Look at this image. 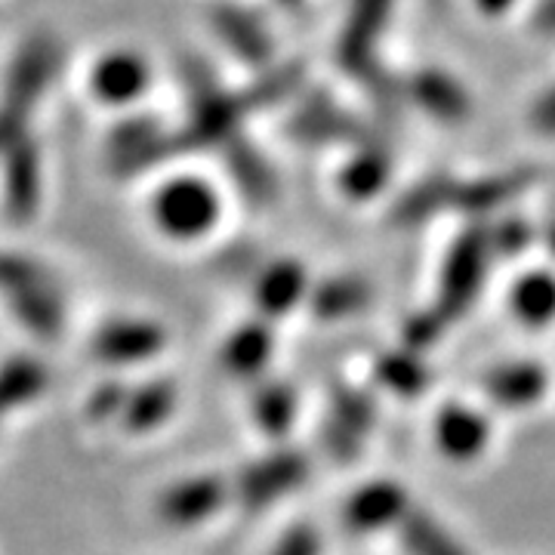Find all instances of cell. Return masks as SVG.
I'll use <instances>...</instances> for the list:
<instances>
[{
  "instance_id": "6da1fadb",
  "label": "cell",
  "mask_w": 555,
  "mask_h": 555,
  "mask_svg": "<svg viewBox=\"0 0 555 555\" xmlns=\"http://www.w3.org/2000/svg\"><path fill=\"white\" fill-rule=\"evenodd\" d=\"M62 65V43L50 31H35L28 35L20 47L16 60L10 62V72L3 80V93H0V155L28 137V120L35 115V108L43 100V93L50 90V83L56 80Z\"/></svg>"
},
{
  "instance_id": "7a4b0ae2",
  "label": "cell",
  "mask_w": 555,
  "mask_h": 555,
  "mask_svg": "<svg viewBox=\"0 0 555 555\" xmlns=\"http://www.w3.org/2000/svg\"><path fill=\"white\" fill-rule=\"evenodd\" d=\"M491 244H488V229H469L454 241L451 254L441 266L438 278V302L436 309L448 321H456L473 302L485 284V272L491 262Z\"/></svg>"
},
{
  "instance_id": "3957f363",
  "label": "cell",
  "mask_w": 555,
  "mask_h": 555,
  "mask_svg": "<svg viewBox=\"0 0 555 555\" xmlns=\"http://www.w3.org/2000/svg\"><path fill=\"white\" fill-rule=\"evenodd\" d=\"M152 217L164 235L192 241L207 235L219 219L217 192L201 179H173L160 189L152 204Z\"/></svg>"
},
{
  "instance_id": "277c9868",
  "label": "cell",
  "mask_w": 555,
  "mask_h": 555,
  "mask_svg": "<svg viewBox=\"0 0 555 555\" xmlns=\"http://www.w3.org/2000/svg\"><path fill=\"white\" fill-rule=\"evenodd\" d=\"M177 133H164L155 120L137 118L120 124L108 137V170L115 177H137L142 170H152L164 160L179 158Z\"/></svg>"
},
{
  "instance_id": "5b68a950",
  "label": "cell",
  "mask_w": 555,
  "mask_h": 555,
  "mask_svg": "<svg viewBox=\"0 0 555 555\" xmlns=\"http://www.w3.org/2000/svg\"><path fill=\"white\" fill-rule=\"evenodd\" d=\"M309 478V460L299 451H275L250 463L235 481V496L247 509H266L297 491Z\"/></svg>"
},
{
  "instance_id": "8992f818",
  "label": "cell",
  "mask_w": 555,
  "mask_h": 555,
  "mask_svg": "<svg viewBox=\"0 0 555 555\" xmlns=\"http://www.w3.org/2000/svg\"><path fill=\"white\" fill-rule=\"evenodd\" d=\"M43 164L31 137H22L3 152V210L16 225H28L40 210Z\"/></svg>"
},
{
  "instance_id": "52a82bcc",
  "label": "cell",
  "mask_w": 555,
  "mask_h": 555,
  "mask_svg": "<svg viewBox=\"0 0 555 555\" xmlns=\"http://www.w3.org/2000/svg\"><path fill=\"white\" fill-rule=\"evenodd\" d=\"M408 513H411L408 491L398 481L377 478V481L361 485L356 494L346 500L343 525L352 534H374V531H383V528L401 525Z\"/></svg>"
},
{
  "instance_id": "ba28073f",
  "label": "cell",
  "mask_w": 555,
  "mask_h": 555,
  "mask_svg": "<svg viewBox=\"0 0 555 555\" xmlns=\"http://www.w3.org/2000/svg\"><path fill=\"white\" fill-rule=\"evenodd\" d=\"M235 494L219 476H195L167 488L158 496V516L170 528H195L217 516L225 500Z\"/></svg>"
},
{
  "instance_id": "9c48e42d",
  "label": "cell",
  "mask_w": 555,
  "mask_h": 555,
  "mask_svg": "<svg viewBox=\"0 0 555 555\" xmlns=\"http://www.w3.org/2000/svg\"><path fill=\"white\" fill-rule=\"evenodd\" d=\"M377 420L374 398L358 392V389H337L331 398V411L324 423V441L327 451L337 460H352L364 448V438L371 436Z\"/></svg>"
},
{
  "instance_id": "30bf717a",
  "label": "cell",
  "mask_w": 555,
  "mask_h": 555,
  "mask_svg": "<svg viewBox=\"0 0 555 555\" xmlns=\"http://www.w3.org/2000/svg\"><path fill=\"white\" fill-rule=\"evenodd\" d=\"M392 10V0H356L349 10V20L339 38V62L364 80L379 75L374 65V43L386 25V16Z\"/></svg>"
},
{
  "instance_id": "8fae6325",
  "label": "cell",
  "mask_w": 555,
  "mask_h": 555,
  "mask_svg": "<svg viewBox=\"0 0 555 555\" xmlns=\"http://www.w3.org/2000/svg\"><path fill=\"white\" fill-rule=\"evenodd\" d=\"M164 346H167V334L160 324L124 318V321H108L96 331L93 356L102 358L105 364H137L160 356Z\"/></svg>"
},
{
  "instance_id": "7c38bea8",
  "label": "cell",
  "mask_w": 555,
  "mask_h": 555,
  "mask_svg": "<svg viewBox=\"0 0 555 555\" xmlns=\"http://www.w3.org/2000/svg\"><path fill=\"white\" fill-rule=\"evenodd\" d=\"M491 438L488 420L469 404H448L436 416V444L444 456L456 463L476 460Z\"/></svg>"
},
{
  "instance_id": "4fadbf2b",
  "label": "cell",
  "mask_w": 555,
  "mask_h": 555,
  "mask_svg": "<svg viewBox=\"0 0 555 555\" xmlns=\"http://www.w3.org/2000/svg\"><path fill=\"white\" fill-rule=\"evenodd\" d=\"M152 72L142 56L137 53H108L105 60H100L90 72V90L93 96L108 105H124L133 102L149 87Z\"/></svg>"
},
{
  "instance_id": "5bb4252c",
  "label": "cell",
  "mask_w": 555,
  "mask_h": 555,
  "mask_svg": "<svg viewBox=\"0 0 555 555\" xmlns=\"http://www.w3.org/2000/svg\"><path fill=\"white\" fill-rule=\"evenodd\" d=\"M210 25L219 35V40H225V47L238 56V60L250 62V65H262L272 56V38L262 28V22L241 10L232 3H217L210 10Z\"/></svg>"
},
{
  "instance_id": "9a60e30c",
  "label": "cell",
  "mask_w": 555,
  "mask_h": 555,
  "mask_svg": "<svg viewBox=\"0 0 555 555\" xmlns=\"http://www.w3.org/2000/svg\"><path fill=\"white\" fill-rule=\"evenodd\" d=\"M408 96L423 112H429L438 120H448V124H460V120H466L473 115L469 93L448 72H436V68L416 72L414 78L408 80Z\"/></svg>"
},
{
  "instance_id": "2e32d148",
  "label": "cell",
  "mask_w": 555,
  "mask_h": 555,
  "mask_svg": "<svg viewBox=\"0 0 555 555\" xmlns=\"http://www.w3.org/2000/svg\"><path fill=\"white\" fill-rule=\"evenodd\" d=\"M550 386L546 371L534 361H513V364H500L488 377H485V392L500 408H531L534 401L543 398Z\"/></svg>"
},
{
  "instance_id": "e0dca14e",
  "label": "cell",
  "mask_w": 555,
  "mask_h": 555,
  "mask_svg": "<svg viewBox=\"0 0 555 555\" xmlns=\"http://www.w3.org/2000/svg\"><path fill=\"white\" fill-rule=\"evenodd\" d=\"M534 182L531 170H513V173H500V177H478L469 182H456L451 185V207L466 210L473 217L491 214L496 207H503L506 201H513L518 192H525Z\"/></svg>"
},
{
  "instance_id": "ac0fdd59",
  "label": "cell",
  "mask_w": 555,
  "mask_h": 555,
  "mask_svg": "<svg viewBox=\"0 0 555 555\" xmlns=\"http://www.w3.org/2000/svg\"><path fill=\"white\" fill-rule=\"evenodd\" d=\"M222 155L229 164V173L241 189V195L250 204H269L275 201V173L269 170L266 158L259 155L250 142L241 137H232L222 145Z\"/></svg>"
},
{
  "instance_id": "d6986e66",
  "label": "cell",
  "mask_w": 555,
  "mask_h": 555,
  "mask_svg": "<svg viewBox=\"0 0 555 555\" xmlns=\"http://www.w3.org/2000/svg\"><path fill=\"white\" fill-rule=\"evenodd\" d=\"M306 294H309V281L302 266L294 259H281L257 281V306L266 318L287 315Z\"/></svg>"
},
{
  "instance_id": "ffe728a7",
  "label": "cell",
  "mask_w": 555,
  "mask_h": 555,
  "mask_svg": "<svg viewBox=\"0 0 555 555\" xmlns=\"http://www.w3.org/2000/svg\"><path fill=\"white\" fill-rule=\"evenodd\" d=\"M272 349H275L272 331L257 321V324H244V327H238L232 337L225 339L219 361H222V367H225L232 377H257L259 371L269 364Z\"/></svg>"
},
{
  "instance_id": "44dd1931",
  "label": "cell",
  "mask_w": 555,
  "mask_h": 555,
  "mask_svg": "<svg viewBox=\"0 0 555 555\" xmlns=\"http://www.w3.org/2000/svg\"><path fill=\"white\" fill-rule=\"evenodd\" d=\"M10 312L38 337H56L62 331V297L53 281L7 297Z\"/></svg>"
},
{
  "instance_id": "7402d4cb",
  "label": "cell",
  "mask_w": 555,
  "mask_h": 555,
  "mask_svg": "<svg viewBox=\"0 0 555 555\" xmlns=\"http://www.w3.org/2000/svg\"><path fill=\"white\" fill-rule=\"evenodd\" d=\"M173 408H177V386H170L167 379H155V383H145L127 396V404L120 411V423L130 433H152L160 423H167Z\"/></svg>"
},
{
  "instance_id": "603a6c76",
  "label": "cell",
  "mask_w": 555,
  "mask_h": 555,
  "mask_svg": "<svg viewBox=\"0 0 555 555\" xmlns=\"http://www.w3.org/2000/svg\"><path fill=\"white\" fill-rule=\"evenodd\" d=\"M451 177H429L423 182H416L414 189H408L392 207V225H420L429 217H436L441 210L451 207Z\"/></svg>"
},
{
  "instance_id": "cb8c5ba5",
  "label": "cell",
  "mask_w": 555,
  "mask_h": 555,
  "mask_svg": "<svg viewBox=\"0 0 555 555\" xmlns=\"http://www.w3.org/2000/svg\"><path fill=\"white\" fill-rule=\"evenodd\" d=\"M398 528L408 555H469L466 546L436 516L423 509H411Z\"/></svg>"
},
{
  "instance_id": "d4e9b609",
  "label": "cell",
  "mask_w": 555,
  "mask_h": 555,
  "mask_svg": "<svg viewBox=\"0 0 555 555\" xmlns=\"http://www.w3.org/2000/svg\"><path fill=\"white\" fill-rule=\"evenodd\" d=\"M371 299V287L361 278H331L324 284H318L309 297L312 315L321 321H339L361 312Z\"/></svg>"
},
{
  "instance_id": "484cf974",
  "label": "cell",
  "mask_w": 555,
  "mask_h": 555,
  "mask_svg": "<svg viewBox=\"0 0 555 555\" xmlns=\"http://www.w3.org/2000/svg\"><path fill=\"white\" fill-rule=\"evenodd\" d=\"M513 315L528 327H543L555 318V275L550 272H531L513 287Z\"/></svg>"
},
{
  "instance_id": "4316f807",
  "label": "cell",
  "mask_w": 555,
  "mask_h": 555,
  "mask_svg": "<svg viewBox=\"0 0 555 555\" xmlns=\"http://www.w3.org/2000/svg\"><path fill=\"white\" fill-rule=\"evenodd\" d=\"M392 160L383 149H364L339 170V189L352 201H371L389 182Z\"/></svg>"
},
{
  "instance_id": "83f0119b",
  "label": "cell",
  "mask_w": 555,
  "mask_h": 555,
  "mask_svg": "<svg viewBox=\"0 0 555 555\" xmlns=\"http://www.w3.org/2000/svg\"><path fill=\"white\" fill-rule=\"evenodd\" d=\"M47 386V371L43 364L31 358H16L0 367V411L10 414L16 408L31 404Z\"/></svg>"
},
{
  "instance_id": "f1b7e54d",
  "label": "cell",
  "mask_w": 555,
  "mask_h": 555,
  "mask_svg": "<svg viewBox=\"0 0 555 555\" xmlns=\"http://www.w3.org/2000/svg\"><path fill=\"white\" fill-rule=\"evenodd\" d=\"M377 379L401 398H416L426 392L429 386V371L420 361L416 352L404 349V352H389L377 361Z\"/></svg>"
},
{
  "instance_id": "f546056e",
  "label": "cell",
  "mask_w": 555,
  "mask_h": 555,
  "mask_svg": "<svg viewBox=\"0 0 555 555\" xmlns=\"http://www.w3.org/2000/svg\"><path fill=\"white\" fill-rule=\"evenodd\" d=\"M297 392L284 383H266L254 398V416L266 436H284L297 420Z\"/></svg>"
},
{
  "instance_id": "4dcf8cb0",
  "label": "cell",
  "mask_w": 555,
  "mask_h": 555,
  "mask_svg": "<svg viewBox=\"0 0 555 555\" xmlns=\"http://www.w3.org/2000/svg\"><path fill=\"white\" fill-rule=\"evenodd\" d=\"M287 133L302 139V142H327V139L352 137L356 127H352V120L343 118L337 108L312 102L309 108H302L297 118L291 120Z\"/></svg>"
},
{
  "instance_id": "1f68e13d",
  "label": "cell",
  "mask_w": 555,
  "mask_h": 555,
  "mask_svg": "<svg viewBox=\"0 0 555 555\" xmlns=\"http://www.w3.org/2000/svg\"><path fill=\"white\" fill-rule=\"evenodd\" d=\"M47 281H53V275L35 259L20 257V254H0V294L3 299L20 294V291H28V287L47 284Z\"/></svg>"
},
{
  "instance_id": "d6a6232c",
  "label": "cell",
  "mask_w": 555,
  "mask_h": 555,
  "mask_svg": "<svg viewBox=\"0 0 555 555\" xmlns=\"http://www.w3.org/2000/svg\"><path fill=\"white\" fill-rule=\"evenodd\" d=\"M451 321L441 315L438 309H429V312H420L414 315L408 324H404V346L411 349V352H423V349H429V346H436L438 337L444 334V327H448Z\"/></svg>"
},
{
  "instance_id": "836d02e7",
  "label": "cell",
  "mask_w": 555,
  "mask_h": 555,
  "mask_svg": "<svg viewBox=\"0 0 555 555\" xmlns=\"http://www.w3.org/2000/svg\"><path fill=\"white\" fill-rule=\"evenodd\" d=\"M488 244H491V254L516 257L531 244V229L521 219H503V222L488 229Z\"/></svg>"
},
{
  "instance_id": "e575fe53",
  "label": "cell",
  "mask_w": 555,
  "mask_h": 555,
  "mask_svg": "<svg viewBox=\"0 0 555 555\" xmlns=\"http://www.w3.org/2000/svg\"><path fill=\"white\" fill-rule=\"evenodd\" d=\"M269 555H321V537L312 525L287 528Z\"/></svg>"
},
{
  "instance_id": "d590c367",
  "label": "cell",
  "mask_w": 555,
  "mask_h": 555,
  "mask_svg": "<svg viewBox=\"0 0 555 555\" xmlns=\"http://www.w3.org/2000/svg\"><path fill=\"white\" fill-rule=\"evenodd\" d=\"M127 389L118 386V383H108V386H102L96 389V396L90 398V416L93 420H108V416H118L124 411V404H127Z\"/></svg>"
},
{
  "instance_id": "8d00e7d4",
  "label": "cell",
  "mask_w": 555,
  "mask_h": 555,
  "mask_svg": "<svg viewBox=\"0 0 555 555\" xmlns=\"http://www.w3.org/2000/svg\"><path fill=\"white\" fill-rule=\"evenodd\" d=\"M528 120H531V130L534 133L555 137V87H550L543 96H537L531 112H528Z\"/></svg>"
},
{
  "instance_id": "74e56055",
  "label": "cell",
  "mask_w": 555,
  "mask_h": 555,
  "mask_svg": "<svg viewBox=\"0 0 555 555\" xmlns=\"http://www.w3.org/2000/svg\"><path fill=\"white\" fill-rule=\"evenodd\" d=\"M534 28H540V31H555V0H543L537 7Z\"/></svg>"
},
{
  "instance_id": "f35d334b",
  "label": "cell",
  "mask_w": 555,
  "mask_h": 555,
  "mask_svg": "<svg viewBox=\"0 0 555 555\" xmlns=\"http://www.w3.org/2000/svg\"><path fill=\"white\" fill-rule=\"evenodd\" d=\"M476 3L481 13H488V16H500V13H506L516 0H476Z\"/></svg>"
},
{
  "instance_id": "ab89813d",
  "label": "cell",
  "mask_w": 555,
  "mask_h": 555,
  "mask_svg": "<svg viewBox=\"0 0 555 555\" xmlns=\"http://www.w3.org/2000/svg\"><path fill=\"white\" fill-rule=\"evenodd\" d=\"M546 244H550V250H553V257H555V222L546 229Z\"/></svg>"
},
{
  "instance_id": "60d3db41",
  "label": "cell",
  "mask_w": 555,
  "mask_h": 555,
  "mask_svg": "<svg viewBox=\"0 0 555 555\" xmlns=\"http://www.w3.org/2000/svg\"><path fill=\"white\" fill-rule=\"evenodd\" d=\"M281 3H287V7H294V3H299V0H281Z\"/></svg>"
},
{
  "instance_id": "b9f144b4",
  "label": "cell",
  "mask_w": 555,
  "mask_h": 555,
  "mask_svg": "<svg viewBox=\"0 0 555 555\" xmlns=\"http://www.w3.org/2000/svg\"><path fill=\"white\" fill-rule=\"evenodd\" d=\"M3 416H7V414H3V411H0V420H3Z\"/></svg>"
}]
</instances>
